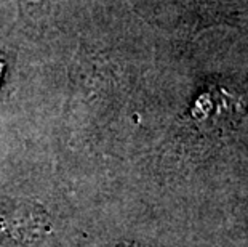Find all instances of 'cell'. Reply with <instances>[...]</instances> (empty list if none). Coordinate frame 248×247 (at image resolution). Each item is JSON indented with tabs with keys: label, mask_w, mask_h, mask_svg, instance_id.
Returning <instances> with one entry per match:
<instances>
[{
	"label": "cell",
	"mask_w": 248,
	"mask_h": 247,
	"mask_svg": "<svg viewBox=\"0 0 248 247\" xmlns=\"http://www.w3.org/2000/svg\"><path fill=\"white\" fill-rule=\"evenodd\" d=\"M3 69H5V63L0 60V82H2V76H3Z\"/></svg>",
	"instance_id": "cell-1"
}]
</instances>
